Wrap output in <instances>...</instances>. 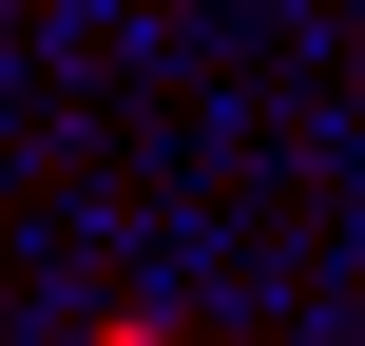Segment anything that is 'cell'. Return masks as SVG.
<instances>
[{"instance_id": "obj_1", "label": "cell", "mask_w": 365, "mask_h": 346, "mask_svg": "<svg viewBox=\"0 0 365 346\" xmlns=\"http://www.w3.org/2000/svg\"><path fill=\"white\" fill-rule=\"evenodd\" d=\"M96 346H154V327H96Z\"/></svg>"}]
</instances>
